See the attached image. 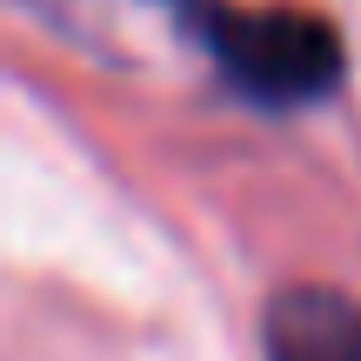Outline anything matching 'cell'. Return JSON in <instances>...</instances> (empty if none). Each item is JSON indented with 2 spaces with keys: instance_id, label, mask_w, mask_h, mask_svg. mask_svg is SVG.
<instances>
[{
  "instance_id": "cell-1",
  "label": "cell",
  "mask_w": 361,
  "mask_h": 361,
  "mask_svg": "<svg viewBox=\"0 0 361 361\" xmlns=\"http://www.w3.org/2000/svg\"><path fill=\"white\" fill-rule=\"evenodd\" d=\"M221 67L234 74V87H247L268 107H301L341 87V34L328 13L308 7H255V13H214L207 27Z\"/></svg>"
},
{
  "instance_id": "cell-2",
  "label": "cell",
  "mask_w": 361,
  "mask_h": 361,
  "mask_svg": "<svg viewBox=\"0 0 361 361\" xmlns=\"http://www.w3.org/2000/svg\"><path fill=\"white\" fill-rule=\"evenodd\" d=\"M268 361H361V301L322 281H295L261 314Z\"/></svg>"
}]
</instances>
